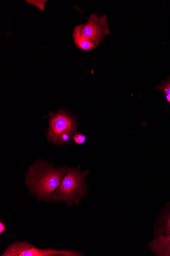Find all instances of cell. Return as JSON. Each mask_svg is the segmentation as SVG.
I'll return each mask as SVG.
<instances>
[{
	"mask_svg": "<svg viewBox=\"0 0 170 256\" xmlns=\"http://www.w3.org/2000/svg\"><path fill=\"white\" fill-rule=\"evenodd\" d=\"M66 166L55 168L47 162H35L26 174V184L33 194L40 202L42 198L50 196L59 187L60 181L68 172Z\"/></svg>",
	"mask_w": 170,
	"mask_h": 256,
	"instance_id": "1",
	"label": "cell"
},
{
	"mask_svg": "<svg viewBox=\"0 0 170 256\" xmlns=\"http://www.w3.org/2000/svg\"><path fill=\"white\" fill-rule=\"evenodd\" d=\"M90 170H88L82 172L80 168L77 169L73 168H69L67 174L64 177L54 194L43 200L47 202H66L68 207L74 204L79 206L81 200L88 194L87 191L88 186L86 184L85 180Z\"/></svg>",
	"mask_w": 170,
	"mask_h": 256,
	"instance_id": "2",
	"label": "cell"
},
{
	"mask_svg": "<svg viewBox=\"0 0 170 256\" xmlns=\"http://www.w3.org/2000/svg\"><path fill=\"white\" fill-rule=\"evenodd\" d=\"M50 128L47 132V139L56 144L59 138L67 132L75 134L78 130L76 118L62 110L56 114H51Z\"/></svg>",
	"mask_w": 170,
	"mask_h": 256,
	"instance_id": "3",
	"label": "cell"
},
{
	"mask_svg": "<svg viewBox=\"0 0 170 256\" xmlns=\"http://www.w3.org/2000/svg\"><path fill=\"white\" fill-rule=\"evenodd\" d=\"M2 256H82L79 252L53 249L40 250L27 242H16L9 246Z\"/></svg>",
	"mask_w": 170,
	"mask_h": 256,
	"instance_id": "4",
	"label": "cell"
},
{
	"mask_svg": "<svg viewBox=\"0 0 170 256\" xmlns=\"http://www.w3.org/2000/svg\"><path fill=\"white\" fill-rule=\"evenodd\" d=\"M81 34L98 46L106 35L110 34L107 16L100 17L92 14L83 25Z\"/></svg>",
	"mask_w": 170,
	"mask_h": 256,
	"instance_id": "5",
	"label": "cell"
},
{
	"mask_svg": "<svg viewBox=\"0 0 170 256\" xmlns=\"http://www.w3.org/2000/svg\"><path fill=\"white\" fill-rule=\"evenodd\" d=\"M155 236H170V201L162 209L154 227Z\"/></svg>",
	"mask_w": 170,
	"mask_h": 256,
	"instance_id": "6",
	"label": "cell"
},
{
	"mask_svg": "<svg viewBox=\"0 0 170 256\" xmlns=\"http://www.w3.org/2000/svg\"><path fill=\"white\" fill-rule=\"evenodd\" d=\"M148 248L156 256H170V236H155L149 244Z\"/></svg>",
	"mask_w": 170,
	"mask_h": 256,
	"instance_id": "7",
	"label": "cell"
},
{
	"mask_svg": "<svg viewBox=\"0 0 170 256\" xmlns=\"http://www.w3.org/2000/svg\"><path fill=\"white\" fill-rule=\"evenodd\" d=\"M83 25L77 26L73 32V40L77 48L83 51H91L96 48V46L81 34Z\"/></svg>",
	"mask_w": 170,
	"mask_h": 256,
	"instance_id": "8",
	"label": "cell"
},
{
	"mask_svg": "<svg viewBox=\"0 0 170 256\" xmlns=\"http://www.w3.org/2000/svg\"><path fill=\"white\" fill-rule=\"evenodd\" d=\"M155 90H160L163 93L166 100L170 104V77L168 76L165 82H162Z\"/></svg>",
	"mask_w": 170,
	"mask_h": 256,
	"instance_id": "9",
	"label": "cell"
},
{
	"mask_svg": "<svg viewBox=\"0 0 170 256\" xmlns=\"http://www.w3.org/2000/svg\"><path fill=\"white\" fill-rule=\"evenodd\" d=\"M75 134L67 132L62 134L58 138L56 144L66 145L72 141V137Z\"/></svg>",
	"mask_w": 170,
	"mask_h": 256,
	"instance_id": "10",
	"label": "cell"
},
{
	"mask_svg": "<svg viewBox=\"0 0 170 256\" xmlns=\"http://www.w3.org/2000/svg\"><path fill=\"white\" fill-rule=\"evenodd\" d=\"M73 138L75 142L78 145L84 144L86 142L85 136L81 134H75Z\"/></svg>",
	"mask_w": 170,
	"mask_h": 256,
	"instance_id": "11",
	"label": "cell"
},
{
	"mask_svg": "<svg viewBox=\"0 0 170 256\" xmlns=\"http://www.w3.org/2000/svg\"><path fill=\"white\" fill-rule=\"evenodd\" d=\"M27 2L34 6L37 8L41 11L44 10L45 6L46 3V1H27Z\"/></svg>",
	"mask_w": 170,
	"mask_h": 256,
	"instance_id": "12",
	"label": "cell"
},
{
	"mask_svg": "<svg viewBox=\"0 0 170 256\" xmlns=\"http://www.w3.org/2000/svg\"><path fill=\"white\" fill-rule=\"evenodd\" d=\"M6 226L2 222H0V235H2L6 230Z\"/></svg>",
	"mask_w": 170,
	"mask_h": 256,
	"instance_id": "13",
	"label": "cell"
}]
</instances>
